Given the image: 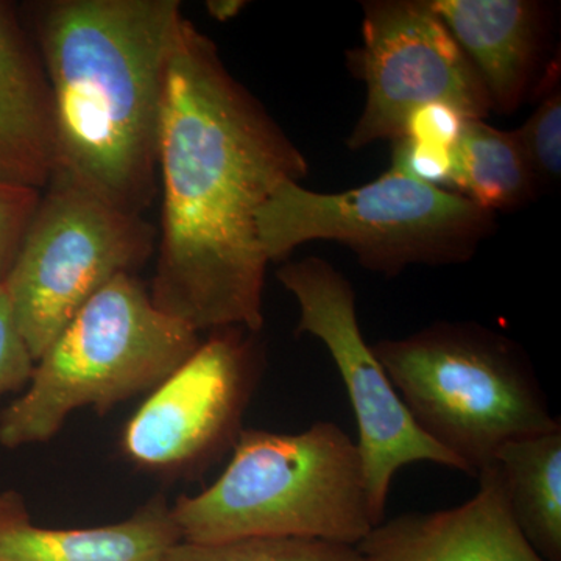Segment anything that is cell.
I'll use <instances>...</instances> for the list:
<instances>
[{"instance_id":"4fadbf2b","label":"cell","mask_w":561,"mask_h":561,"mask_svg":"<svg viewBox=\"0 0 561 561\" xmlns=\"http://www.w3.org/2000/svg\"><path fill=\"white\" fill-rule=\"evenodd\" d=\"M54 165V110L43 62L0 3V183L41 191Z\"/></svg>"},{"instance_id":"52a82bcc","label":"cell","mask_w":561,"mask_h":561,"mask_svg":"<svg viewBox=\"0 0 561 561\" xmlns=\"http://www.w3.org/2000/svg\"><path fill=\"white\" fill-rule=\"evenodd\" d=\"M2 286L33 360L88 301L147 260L153 232L79 181L51 172Z\"/></svg>"},{"instance_id":"7c38bea8","label":"cell","mask_w":561,"mask_h":561,"mask_svg":"<svg viewBox=\"0 0 561 561\" xmlns=\"http://www.w3.org/2000/svg\"><path fill=\"white\" fill-rule=\"evenodd\" d=\"M181 541L164 497L124 522L90 529L33 524L16 491H0V561H161Z\"/></svg>"},{"instance_id":"9a60e30c","label":"cell","mask_w":561,"mask_h":561,"mask_svg":"<svg viewBox=\"0 0 561 561\" xmlns=\"http://www.w3.org/2000/svg\"><path fill=\"white\" fill-rule=\"evenodd\" d=\"M513 519L545 561H561V427L512 440L494 457Z\"/></svg>"},{"instance_id":"5bb4252c","label":"cell","mask_w":561,"mask_h":561,"mask_svg":"<svg viewBox=\"0 0 561 561\" xmlns=\"http://www.w3.org/2000/svg\"><path fill=\"white\" fill-rule=\"evenodd\" d=\"M431 5L478 70L491 108L515 110L526 91L537 51V3L437 0Z\"/></svg>"},{"instance_id":"ac0fdd59","label":"cell","mask_w":561,"mask_h":561,"mask_svg":"<svg viewBox=\"0 0 561 561\" xmlns=\"http://www.w3.org/2000/svg\"><path fill=\"white\" fill-rule=\"evenodd\" d=\"M537 179L556 180L561 173V95L552 90L522 130L515 131Z\"/></svg>"},{"instance_id":"d6986e66","label":"cell","mask_w":561,"mask_h":561,"mask_svg":"<svg viewBox=\"0 0 561 561\" xmlns=\"http://www.w3.org/2000/svg\"><path fill=\"white\" fill-rule=\"evenodd\" d=\"M39 197V191L0 183V286L13 264Z\"/></svg>"},{"instance_id":"e0dca14e","label":"cell","mask_w":561,"mask_h":561,"mask_svg":"<svg viewBox=\"0 0 561 561\" xmlns=\"http://www.w3.org/2000/svg\"><path fill=\"white\" fill-rule=\"evenodd\" d=\"M161 561H364L354 546L300 538L180 541Z\"/></svg>"},{"instance_id":"277c9868","label":"cell","mask_w":561,"mask_h":561,"mask_svg":"<svg viewBox=\"0 0 561 561\" xmlns=\"http://www.w3.org/2000/svg\"><path fill=\"white\" fill-rule=\"evenodd\" d=\"M413 421L478 476L501 446L559 430L529 357L474 323H435L371 345Z\"/></svg>"},{"instance_id":"603a6c76","label":"cell","mask_w":561,"mask_h":561,"mask_svg":"<svg viewBox=\"0 0 561 561\" xmlns=\"http://www.w3.org/2000/svg\"><path fill=\"white\" fill-rule=\"evenodd\" d=\"M206 9H208L214 20L228 21L243 9V2H239V0H210L206 3Z\"/></svg>"},{"instance_id":"ba28073f","label":"cell","mask_w":561,"mask_h":561,"mask_svg":"<svg viewBox=\"0 0 561 561\" xmlns=\"http://www.w3.org/2000/svg\"><path fill=\"white\" fill-rule=\"evenodd\" d=\"M276 276L300 308L298 334L313 335L327 346L348 391L375 526L386 519L391 482L402 467L430 461L467 472L456 457L416 426L371 345L362 335L356 294L350 280L319 257L289 262Z\"/></svg>"},{"instance_id":"6da1fadb","label":"cell","mask_w":561,"mask_h":561,"mask_svg":"<svg viewBox=\"0 0 561 561\" xmlns=\"http://www.w3.org/2000/svg\"><path fill=\"white\" fill-rule=\"evenodd\" d=\"M158 172L162 231L150 297L195 332H257L268 261L257 210L308 161L184 18L165 79Z\"/></svg>"},{"instance_id":"8fae6325","label":"cell","mask_w":561,"mask_h":561,"mask_svg":"<svg viewBox=\"0 0 561 561\" xmlns=\"http://www.w3.org/2000/svg\"><path fill=\"white\" fill-rule=\"evenodd\" d=\"M459 507L383 519L356 546L364 561H545L513 519L496 465Z\"/></svg>"},{"instance_id":"8992f818","label":"cell","mask_w":561,"mask_h":561,"mask_svg":"<svg viewBox=\"0 0 561 561\" xmlns=\"http://www.w3.org/2000/svg\"><path fill=\"white\" fill-rule=\"evenodd\" d=\"M493 213L390 169L370 184L339 194L284 181L256 216L268 262L311 241L350 247L370 271L394 275L411 264H448L471 256L493 230Z\"/></svg>"},{"instance_id":"ffe728a7","label":"cell","mask_w":561,"mask_h":561,"mask_svg":"<svg viewBox=\"0 0 561 561\" xmlns=\"http://www.w3.org/2000/svg\"><path fill=\"white\" fill-rule=\"evenodd\" d=\"M33 368L35 360L18 330L5 289L0 286V394L27 386Z\"/></svg>"},{"instance_id":"5b68a950","label":"cell","mask_w":561,"mask_h":561,"mask_svg":"<svg viewBox=\"0 0 561 561\" xmlns=\"http://www.w3.org/2000/svg\"><path fill=\"white\" fill-rule=\"evenodd\" d=\"M201 345L160 311L133 273L99 290L35 362L27 390L0 413V445L49 442L80 409L99 413L157 389Z\"/></svg>"},{"instance_id":"2e32d148","label":"cell","mask_w":561,"mask_h":561,"mask_svg":"<svg viewBox=\"0 0 561 561\" xmlns=\"http://www.w3.org/2000/svg\"><path fill=\"white\" fill-rule=\"evenodd\" d=\"M537 180L516 133L479 119L465 122L451 149L448 183L493 213L522 205Z\"/></svg>"},{"instance_id":"30bf717a","label":"cell","mask_w":561,"mask_h":561,"mask_svg":"<svg viewBox=\"0 0 561 561\" xmlns=\"http://www.w3.org/2000/svg\"><path fill=\"white\" fill-rule=\"evenodd\" d=\"M243 330L214 331L151 391L122 435V451L151 472H191L234 446L260 382L261 353Z\"/></svg>"},{"instance_id":"7402d4cb","label":"cell","mask_w":561,"mask_h":561,"mask_svg":"<svg viewBox=\"0 0 561 561\" xmlns=\"http://www.w3.org/2000/svg\"><path fill=\"white\" fill-rule=\"evenodd\" d=\"M467 121L470 119H465L449 106L434 105L421 110L412 117L404 136L451 150Z\"/></svg>"},{"instance_id":"44dd1931","label":"cell","mask_w":561,"mask_h":561,"mask_svg":"<svg viewBox=\"0 0 561 561\" xmlns=\"http://www.w3.org/2000/svg\"><path fill=\"white\" fill-rule=\"evenodd\" d=\"M449 168H451V150L411 138V136L397 139L390 168L393 171L421 183L440 187L438 184L449 181Z\"/></svg>"},{"instance_id":"3957f363","label":"cell","mask_w":561,"mask_h":561,"mask_svg":"<svg viewBox=\"0 0 561 561\" xmlns=\"http://www.w3.org/2000/svg\"><path fill=\"white\" fill-rule=\"evenodd\" d=\"M171 513L191 542L300 538L356 548L375 527L357 443L331 421L297 434L242 430L220 478Z\"/></svg>"},{"instance_id":"9c48e42d","label":"cell","mask_w":561,"mask_h":561,"mask_svg":"<svg viewBox=\"0 0 561 561\" xmlns=\"http://www.w3.org/2000/svg\"><path fill=\"white\" fill-rule=\"evenodd\" d=\"M364 10L357 66L367 103L351 133V149L402 138L412 117L430 106H449L465 119L489 114L478 70L431 2H375Z\"/></svg>"},{"instance_id":"7a4b0ae2","label":"cell","mask_w":561,"mask_h":561,"mask_svg":"<svg viewBox=\"0 0 561 561\" xmlns=\"http://www.w3.org/2000/svg\"><path fill=\"white\" fill-rule=\"evenodd\" d=\"M179 0H60L44 7L41 62L54 110V172L128 213L149 205Z\"/></svg>"}]
</instances>
